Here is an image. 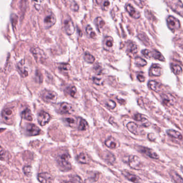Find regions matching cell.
I'll return each mask as SVG.
<instances>
[{"label":"cell","instance_id":"37","mask_svg":"<svg viewBox=\"0 0 183 183\" xmlns=\"http://www.w3.org/2000/svg\"><path fill=\"white\" fill-rule=\"evenodd\" d=\"M66 91L71 97H75V95L77 93V90L75 86H70L67 88Z\"/></svg>","mask_w":183,"mask_h":183},{"label":"cell","instance_id":"31","mask_svg":"<svg viewBox=\"0 0 183 183\" xmlns=\"http://www.w3.org/2000/svg\"><path fill=\"white\" fill-rule=\"evenodd\" d=\"M84 59L88 64H93L95 61V57L88 52H86L84 53Z\"/></svg>","mask_w":183,"mask_h":183},{"label":"cell","instance_id":"15","mask_svg":"<svg viewBox=\"0 0 183 183\" xmlns=\"http://www.w3.org/2000/svg\"><path fill=\"white\" fill-rule=\"evenodd\" d=\"M162 74V68L158 64H153L150 68L149 75L150 76H160Z\"/></svg>","mask_w":183,"mask_h":183},{"label":"cell","instance_id":"51","mask_svg":"<svg viewBox=\"0 0 183 183\" xmlns=\"http://www.w3.org/2000/svg\"><path fill=\"white\" fill-rule=\"evenodd\" d=\"M34 1H38V0H34Z\"/></svg>","mask_w":183,"mask_h":183},{"label":"cell","instance_id":"29","mask_svg":"<svg viewBox=\"0 0 183 183\" xmlns=\"http://www.w3.org/2000/svg\"><path fill=\"white\" fill-rule=\"evenodd\" d=\"M22 117L23 119L28 121H32L33 119L32 113L30 109L29 108H26L23 111L22 113Z\"/></svg>","mask_w":183,"mask_h":183},{"label":"cell","instance_id":"32","mask_svg":"<svg viewBox=\"0 0 183 183\" xmlns=\"http://www.w3.org/2000/svg\"><path fill=\"white\" fill-rule=\"evenodd\" d=\"M127 48H128V52H130L131 53H133V54L136 53L138 51V46H136V44H135L134 42H130V43H129L128 44Z\"/></svg>","mask_w":183,"mask_h":183},{"label":"cell","instance_id":"6","mask_svg":"<svg viewBox=\"0 0 183 183\" xmlns=\"http://www.w3.org/2000/svg\"><path fill=\"white\" fill-rule=\"evenodd\" d=\"M57 111L61 114H71L73 111V108L71 105L66 102H63L58 104Z\"/></svg>","mask_w":183,"mask_h":183},{"label":"cell","instance_id":"1","mask_svg":"<svg viewBox=\"0 0 183 183\" xmlns=\"http://www.w3.org/2000/svg\"><path fill=\"white\" fill-rule=\"evenodd\" d=\"M57 164L60 170L67 172L71 169V165L69 161V155L68 154H61L57 158Z\"/></svg>","mask_w":183,"mask_h":183},{"label":"cell","instance_id":"27","mask_svg":"<svg viewBox=\"0 0 183 183\" xmlns=\"http://www.w3.org/2000/svg\"><path fill=\"white\" fill-rule=\"evenodd\" d=\"M167 132V134L173 138H177V139H180V140H182L183 138L182 135L181 134L180 132L175 131V130H169Z\"/></svg>","mask_w":183,"mask_h":183},{"label":"cell","instance_id":"33","mask_svg":"<svg viewBox=\"0 0 183 183\" xmlns=\"http://www.w3.org/2000/svg\"><path fill=\"white\" fill-rule=\"evenodd\" d=\"M170 175L173 180L177 183H183V179L175 171L170 172Z\"/></svg>","mask_w":183,"mask_h":183},{"label":"cell","instance_id":"16","mask_svg":"<svg viewBox=\"0 0 183 183\" xmlns=\"http://www.w3.org/2000/svg\"><path fill=\"white\" fill-rule=\"evenodd\" d=\"M17 68L19 70V73L21 74V75H22V76L23 77H27L29 73H28V71L25 65V61L24 60H21L18 64H17Z\"/></svg>","mask_w":183,"mask_h":183},{"label":"cell","instance_id":"40","mask_svg":"<svg viewBox=\"0 0 183 183\" xmlns=\"http://www.w3.org/2000/svg\"><path fill=\"white\" fill-rule=\"evenodd\" d=\"M11 24L12 25V27L15 28L18 22V16L15 14H12L10 17Z\"/></svg>","mask_w":183,"mask_h":183},{"label":"cell","instance_id":"25","mask_svg":"<svg viewBox=\"0 0 183 183\" xmlns=\"http://www.w3.org/2000/svg\"><path fill=\"white\" fill-rule=\"evenodd\" d=\"M161 86L162 85L160 83L154 81H150L148 83V86L150 89L156 92H158L161 90Z\"/></svg>","mask_w":183,"mask_h":183},{"label":"cell","instance_id":"28","mask_svg":"<svg viewBox=\"0 0 183 183\" xmlns=\"http://www.w3.org/2000/svg\"><path fill=\"white\" fill-rule=\"evenodd\" d=\"M13 115V111L11 110V109L8 108H5L3 110L2 113V116L4 119L9 120L10 119Z\"/></svg>","mask_w":183,"mask_h":183},{"label":"cell","instance_id":"8","mask_svg":"<svg viewBox=\"0 0 183 183\" xmlns=\"http://www.w3.org/2000/svg\"><path fill=\"white\" fill-rule=\"evenodd\" d=\"M167 25L169 28L172 31H175L176 30L180 29V23L178 19H176L175 17L170 16L167 19Z\"/></svg>","mask_w":183,"mask_h":183},{"label":"cell","instance_id":"39","mask_svg":"<svg viewBox=\"0 0 183 183\" xmlns=\"http://www.w3.org/2000/svg\"><path fill=\"white\" fill-rule=\"evenodd\" d=\"M99 178V175L98 173L96 172H91L90 176L89 177L88 180H89V182H96Z\"/></svg>","mask_w":183,"mask_h":183},{"label":"cell","instance_id":"9","mask_svg":"<svg viewBox=\"0 0 183 183\" xmlns=\"http://www.w3.org/2000/svg\"><path fill=\"white\" fill-rule=\"evenodd\" d=\"M51 120V116L49 113L41 111L39 112L38 116V121L41 126H44L46 124L49 123Z\"/></svg>","mask_w":183,"mask_h":183},{"label":"cell","instance_id":"23","mask_svg":"<svg viewBox=\"0 0 183 183\" xmlns=\"http://www.w3.org/2000/svg\"><path fill=\"white\" fill-rule=\"evenodd\" d=\"M77 161L82 164H88L90 162V158L86 154L81 153L79 154L77 157Z\"/></svg>","mask_w":183,"mask_h":183},{"label":"cell","instance_id":"14","mask_svg":"<svg viewBox=\"0 0 183 183\" xmlns=\"http://www.w3.org/2000/svg\"><path fill=\"white\" fill-rule=\"evenodd\" d=\"M105 145L109 148L111 149H116L119 147V143L116 140V138L112 136H110L106 139L105 142Z\"/></svg>","mask_w":183,"mask_h":183},{"label":"cell","instance_id":"3","mask_svg":"<svg viewBox=\"0 0 183 183\" xmlns=\"http://www.w3.org/2000/svg\"><path fill=\"white\" fill-rule=\"evenodd\" d=\"M41 97L45 102L49 103H54L57 100L58 95L54 91L45 90L41 92Z\"/></svg>","mask_w":183,"mask_h":183},{"label":"cell","instance_id":"42","mask_svg":"<svg viewBox=\"0 0 183 183\" xmlns=\"http://www.w3.org/2000/svg\"><path fill=\"white\" fill-rule=\"evenodd\" d=\"M23 172L25 175L26 176H30L32 173V168L30 165H25L23 168Z\"/></svg>","mask_w":183,"mask_h":183},{"label":"cell","instance_id":"45","mask_svg":"<svg viewBox=\"0 0 183 183\" xmlns=\"http://www.w3.org/2000/svg\"><path fill=\"white\" fill-rule=\"evenodd\" d=\"M93 83L95 84H96V85H98V86H101V85H103V81L101 79L99 78H98V77H93Z\"/></svg>","mask_w":183,"mask_h":183},{"label":"cell","instance_id":"19","mask_svg":"<svg viewBox=\"0 0 183 183\" xmlns=\"http://www.w3.org/2000/svg\"><path fill=\"white\" fill-rule=\"evenodd\" d=\"M134 118L135 120L139 121V122H141L142 125L145 127H148L150 125L148 120L147 119V118H146V117L142 115L141 114H135Z\"/></svg>","mask_w":183,"mask_h":183},{"label":"cell","instance_id":"50","mask_svg":"<svg viewBox=\"0 0 183 183\" xmlns=\"http://www.w3.org/2000/svg\"><path fill=\"white\" fill-rule=\"evenodd\" d=\"M148 138L149 139L150 141H154L155 140V135L152 133H150L148 135Z\"/></svg>","mask_w":183,"mask_h":183},{"label":"cell","instance_id":"41","mask_svg":"<svg viewBox=\"0 0 183 183\" xmlns=\"http://www.w3.org/2000/svg\"><path fill=\"white\" fill-rule=\"evenodd\" d=\"M69 64H59V69L60 71H62V72H68L69 71Z\"/></svg>","mask_w":183,"mask_h":183},{"label":"cell","instance_id":"38","mask_svg":"<svg viewBox=\"0 0 183 183\" xmlns=\"http://www.w3.org/2000/svg\"><path fill=\"white\" fill-rule=\"evenodd\" d=\"M64 121L65 123H67L69 126L71 127H74L76 125V120L73 118H64Z\"/></svg>","mask_w":183,"mask_h":183},{"label":"cell","instance_id":"10","mask_svg":"<svg viewBox=\"0 0 183 183\" xmlns=\"http://www.w3.org/2000/svg\"><path fill=\"white\" fill-rule=\"evenodd\" d=\"M26 131L27 134L30 136L38 135L40 132V129L33 123H28L26 125Z\"/></svg>","mask_w":183,"mask_h":183},{"label":"cell","instance_id":"48","mask_svg":"<svg viewBox=\"0 0 183 183\" xmlns=\"http://www.w3.org/2000/svg\"><path fill=\"white\" fill-rule=\"evenodd\" d=\"M94 71L97 74H101V66L97 64L96 66H94Z\"/></svg>","mask_w":183,"mask_h":183},{"label":"cell","instance_id":"4","mask_svg":"<svg viewBox=\"0 0 183 183\" xmlns=\"http://www.w3.org/2000/svg\"><path fill=\"white\" fill-rule=\"evenodd\" d=\"M142 54L145 57L149 59H154L155 60H160L161 61H165V58L161 53L155 50H153V51H150L148 49L142 50Z\"/></svg>","mask_w":183,"mask_h":183},{"label":"cell","instance_id":"30","mask_svg":"<svg viewBox=\"0 0 183 183\" xmlns=\"http://www.w3.org/2000/svg\"><path fill=\"white\" fill-rule=\"evenodd\" d=\"M86 34L91 38L95 39L96 38V34L95 33V32L93 31V27L89 25H88L86 26Z\"/></svg>","mask_w":183,"mask_h":183},{"label":"cell","instance_id":"47","mask_svg":"<svg viewBox=\"0 0 183 183\" xmlns=\"http://www.w3.org/2000/svg\"><path fill=\"white\" fill-rule=\"evenodd\" d=\"M71 10L74 11H77L79 10V6L75 2H73L71 5Z\"/></svg>","mask_w":183,"mask_h":183},{"label":"cell","instance_id":"18","mask_svg":"<svg viewBox=\"0 0 183 183\" xmlns=\"http://www.w3.org/2000/svg\"><path fill=\"white\" fill-rule=\"evenodd\" d=\"M126 10L129 13L131 17L134 19H138L140 17V14L138 10L130 4H127L126 5Z\"/></svg>","mask_w":183,"mask_h":183},{"label":"cell","instance_id":"5","mask_svg":"<svg viewBox=\"0 0 183 183\" xmlns=\"http://www.w3.org/2000/svg\"><path fill=\"white\" fill-rule=\"evenodd\" d=\"M56 17L53 12H50L47 14L44 20V26L45 29H49L53 26L56 23Z\"/></svg>","mask_w":183,"mask_h":183},{"label":"cell","instance_id":"35","mask_svg":"<svg viewBox=\"0 0 183 183\" xmlns=\"http://www.w3.org/2000/svg\"><path fill=\"white\" fill-rule=\"evenodd\" d=\"M135 64L138 67H143L147 64L146 61L140 57H136L135 59Z\"/></svg>","mask_w":183,"mask_h":183},{"label":"cell","instance_id":"17","mask_svg":"<svg viewBox=\"0 0 183 183\" xmlns=\"http://www.w3.org/2000/svg\"><path fill=\"white\" fill-rule=\"evenodd\" d=\"M175 101V98L170 94H164L162 96V102L167 106L173 105Z\"/></svg>","mask_w":183,"mask_h":183},{"label":"cell","instance_id":"34","mask_svg":"<svg viewBox=\"0 0 183 183\" xmlns=\"http://www.w3.org/2000/svg\"><path fill=\"white\" fill-rule=\"evenodd\" d=\"M88 127V123L86 120L81 119L79 123V130L80 131H86Z\"/></svg>","mask_w":183,"mask_h":183},{"label":"cell","instance_id":"13","mask_svg":"<svg viewBox=\"0 0 183 183\" xmlns=\"http://www.w3.org/2000/svg\"><path fill=\"white\" fill-rule=\"evenodd\" d=\"M38 180L40 183H51L54 180L52 176L49 173L42 172L38 174Z\"/></svg>","mask_w":183,"mask_h":183},{"label":"cell","instance_id":"7","mask_svg":"<svg viewBox=\"0 0 183 183\" xmlns=\"http://www.w3.org/2000/svg\"><path fill=\"white\" fill-rule=\"evenodd\" d=\"M128 164L130 167L135 170H140L143 167L142 162L137 156L132 155L128 158Z\"/></svg>","mask_w":183,"mask_h":183},{"label":"cell","instance_id":"11","mask_svg":"<svg viewBox=\"0 0 183 183\" xmlns=\"http://www.w3.org/2000/svg\"><path fill=\"white\" fill-rule=\"evenodd\" d=\"M170 5L173 10L177 12L180 15L183 16V4L180 1V0L170 1Z\"/></svg>","mask_w":183,"mask_h":183},{"label":"cell","instance_id":"49","mask_svg":"<svg viewBox=\"0 0 183 183\" xmlns=\"http://www.w3.org/2000/svg\"><path fill=\"white\" fill-rule=\"evenodd\" d=\"M137 78L138 79V81L141 82H143L145 81V77L144 76V75L142 74H139L137 76Z\"/></svg>","mask_w":183,"mask_h":183},{"label":"cell","instance_id":"52","mask_svg":"<svg viewBox=\"0 0 183 183\" xmlns=\"http://www.w3.org/2000/svg\"></svg>","mask_w":183,"mask_h":183},{"label":"cell","instance_id":"24","mask_svg":"<svg viewBox=\"0 0 183 183\" xmlns=\"http://www.w3.org/2000/svg\"><path fill=\"white\" fill-rule=\"evenodd\" d=\"M96 3L103 10H107L110 7V3L109 0H95Z\"/></svg>","mask_w":183,"mask_h":183},{"label":"cell","instance_id":"2","mask_svg":"<svg viewBox=\"0 0 183 183\" xmlns=\"http://www.w3.org/2000/svg\"><path fill=\"white\" fill-rule=\"evenodd\" d=\"M63 26L64 32L68 35H71L74 33L75 31L74 24L69 16H67L64 18Z\"/></svg>","mask_w":183,"mask_h":183},{"label":"cell","instance_id":"43","mask_svg":"<svg viewBox=\"0 0 183 183\" xmlns=\"http://www.w3.org/2000/svg\"><path fill=\"white\" fill-rule=\"evenodd\" d=\"M69 182H76V183H79V182H82V180L81 178L78 176H70V180L68 181Z\"/></svg>","mask_w":183,"mask_h":183},{"label":"cell","instance_id":"36","mask_svg":"<svg viewBox=\"0 0 183 183\" xmlns=\"http://www.w3.org/2000/svg\"><path fill=\"white\" fill-rule=\"evenodd\" d=\"M171 67L172 71L175 75H179L182 73V69L179 65L172 64Z\"/></svg>","mask_w":183,"mask_h":183},{"label":"cell","instance_id":"22","mask_svg":"<svg viewBox=\"0 0 183 183\" xmlns=\"http://www.w3.org/2000/svg\"><path fill=\"white\" fill-rule=\"evenodd\" d=\"M113 45V39L111 37H106L103 40V47L106 51H110Z\"/></svg>","mask_w":183,"mask_h":183},{"label":"cell","instance_id":"20","mask_svg":"<svg viewBox=\"0 0 183 183\" xmlns=\"http://www.w3.org/2000/svg\"><path fill=\"white\" fill-rule=\"evenodd\" d=\"M127 128L132 133L135 135L140 134V128L136 123L133 122H130L127 123Z\"/></svg>","mask_w":183,"mask_h":183},{"label":"cell","instance_id":"26","mask_svg":"<svg viewBox=\"0 0 183 183\" xmlns=\"http://www.w3.org/2000/svg\"><path fill=\"white\" fill-rule=\"evenodd\" d=\"M94 23L96 26L97 30L99 32H101V29L103 28L105 24L104 21L101 19V17H98L95 19L94 21Z\"/></svg>","mask_w":183,"mask_h":183},{"label":"cell","instance_id":"44","mask_svg":"<svg viewBox=\"0 0 183 183\" xmlns=\"http://www.w3.org/2000/svg\"><path fill=\"white\" fill-rule=\"evenodd\" d=\"M106 106L110 109H114L116 107V103L115 101L112 100H109L106 103Z\"/></svg>","mask_w":183,"mask_h":183},{"label":"cell","instance_id":"12","mask_svg":"<svg viewBox=\"0 0 183 183\" xmlns=\"http://www.w3.org/2000/svg\"><path fill=\"white\" fill-rule=\"evenodd\" d=\"M139 150L142 153L145 154L147 156L150 157L151 158H154V159L159 158V156L153 150L150 148L145 147H140Z\"/></svg>","mask_w":183,"mask_h":183},{"label":"cell","instance_id":"21","mask_svg":"<svg viewBox=\"0 0 183 183\" xmlns=\"http://www.w3.org/2000/svg\"><path fill=\"white\" fill-rule=\"evenodd\" d=\"M123 175L125 176L127 180L130 181H131L133 183H138L140 182V178L135 175H133L132 173H131L130 172L126 171H123Z\"/></svg>","mask_w":183,"mask_h":183},{"label":"cell","instance_id":"46","mask_svg":"<svg viewBox=\"0 0 183 183\" xmlns=\"http://www.w3.org/2000/svg\"><path fill=\"white\" fill-rule=\"evenodd\" d=\"M107 159H108V162L112 163L113 162H114L115 161V157L113 155H112V154H111V153H109L108 154V155H107Z\"/></svg>","mask_w":183,"mask_h":183}]
</instances>
